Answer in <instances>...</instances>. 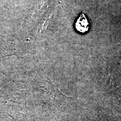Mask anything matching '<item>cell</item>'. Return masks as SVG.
Instances as JSON below:
<instances>
[{
  "label": "cell",
  "instance_id": "obj_1",
  "mask_svg": "<svg viewBox=\"0 0 121 121\" xmlns=\"http://www.w3.org/2000/svg\"><path fill=\"white\" fill-rule=\"evenodd\" d=\"M75 29L77 31L81 33H85L89 30V22L86 15L81 13L75 24Z\"/></svg>",
  "mask_w": 121,
  "mask_h": 121
}]
</instances>
